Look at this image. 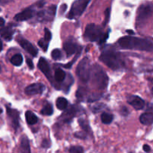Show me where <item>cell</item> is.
I'll return each instance as SVG.
<instances>
[{
    "mask_svg": "<svg viewBox=\"0 0 153 153\" xmlns=\"http://www.w3.org/2000/svg\"><path fill=\"white\" fill-rule=\"evenodd\" d=\"M118 43L122 49L153 52V43L146 39L126 36L120 39Z\"/></svg>",
    "mask_w": 153,
    "mask_h": 153,
    "instance_id": "6da1fadb",
    "label": "cell"
},
{
    "mask_svg": "<svg viewBox=\"0 0 153 153\" xmlns=\"http://www.w3.org/2000/svg\"><path fill=\"white\" fill-rule=\"evenodd\" d=\"M92 81L94 86L99 90H104L107 88L108 78L104 70L99 65H95L93 68Z\"/></svg>",
    "mask_w": 153,
    "mask_h": 153,
    "instance_id": "7a4b0ae2",
    "label": "cell"
},
{
    "mask_svg": "<svg viewBox=\"0 0 153 153\" xmlns=\"http://www.w3.org/2000/svg\"><path fill=\"white\" fill-rule=\"evenodd\" d=\"M100 60L111 70H119L122 66V62L116 52L113 51H105L100 55Z\"/></svg>",
    "mask_w": 153,
    "mask_h": 153,
    "instance_id": "3957f363",
    "label": "cell"
},
{
    "mask_svg": "<svg viewBox=\"0 0 153 153\" xmlns=\"http://www.w3.org/2000/svg\"><path fill=\"white\" fill-rule=\"evenodd\" d=\"M91 63L88 58H85L79 62L76 68V74L81 81L84 82H88L91 78Z\"/></svg>",
    "mask_w": 153,
    "mask_h": 153,
    "instance_id": "277c9868",
    "label": "cell"
},
{
    "mask_svg": "<svg viewBox=\"0 0 153 153\" xmlns=\"http://www.w3.org/2000/svg\"><path fill=\"white\" fill-rule=\"evenodd\" d=\"M90 1L91 0H76L75 1L72 5L70 11L67 15V18L72 19L79 17L84 13Z\"/></svg>",
    "mask_w": 153,
    "mask_h": 153,
    "instance_id": "5b68a950",
    "label": "cell"
},
{
    "mask_svg": "<svg viewBox=\"0 0 153 153\" xmlns=\"http://www.w3.org/2000/svg\"><path fill=\"white\" fill-rule=\"evenodd\" d=\"M102 29L94 23L88 24L85 31V38L89 41L94 42L100 40L102 36Z\"/></svg>",
    "mask_w": 153,
    "mask_h": 153,
    "instance_id": "8992f818",
    "label": "cell"
},
{
    "mask_svg": "<svg viewBox=\"0 0 153 153\" xmlns=\"http://www.w3.org/2000/svg\"><path fill=\"white\" fill-rule=\"evenodd\" d=\"M152 13V7L149 4H143L140 6L137 11V22L142 23L151 16Z\"/></svg>",
    "mask_w": 153,
    "mask_h": 153,
    "instance_id": "52a82bcc",
    "label": "cell"
},
{
    "mask_svg": "<svg viewBox=\"0 0 153 153\" xmlns=\"http://www.w3.org/2000/svg\"><path fill=\"white\" fill-rule=\"evenodd\" d=\"M7 114L10 118L12 127L15 130H17L19 127V114L16 110L7 107Z\"/></svg>",
    "mask_w": 153,
    "mask_h": 153,
    "instance_id": "ba28073f",
    "label": "cell"
},
{
    "mask_svg": "<svg viewBox=\"0 0 153 153\" xmlns=\"http://www.w3.org/2000/svg\"><path fill=\"white\" fill-rule=\"evenodd\" d=\"M45 86L41 83L31 84L26 87L25 90V93L27 95H37V94H41L44 91Z\"/></svg>",
    "mask_w": 153,
    "mask_h": 153,
    "instance_id": "9c48e42d",
    "label": "cell"
},
{
    "mask_svg": "<svg viewBox=\"0 0 153 153\" xmlns=\"http://www.w3.org/2000/svg\"><path fill=\"white\" fill-rule=\"evenodd\" d=\"M17 41L19 43V44L21 46V47L25 49L30 55H31L34 57L37 56L38 51H37V49L34 46H33V45L30 42H28L25 39L20 38V37H19L17 39Z\"/></svg>",
    "mask_w": 153,
    "mask_h": 153,
    "instance_id": "30bf717a",
    "label": "cell"
},
{
    "mask_svg": "<svg viewBox=\"0 0 153 153\" xmlns=\"http://www.w3.org/2000/svg\"><path fill=\"white\" fill-rule=\"evenodd\" d=\"M128 102L136 110H141L145 106L144 100L137 96H131L128 97Z\"/></svg>",
    "mask_w": 153,
    "mask_h": 153,
    "instance_id": "8fae6325",
    "label": "cell"
},
{
    "mask_svg": "<svg viewBox=\"0 0 153 153\" xmlns=\"http://www.w3.org/2000/svg\"><path fill=\"white\" fill-rule=\"evenodd\" d=\"M77 43L73 40H67L64 43V49L67 53V57L73 55L76 52H77Z\"/></svg>",
    "mask_w": 153,
    "mask_h": 153,
    "instance_id": "7c38bea8",
    "label": "cell"
},
{
    "mask_svg": "<svg viewBox=\"0 0 153 153\" xmlns=\"http://www.w3.org/2000/svg\"><path fill=\"white\" fill-rule=\"evenodd\" d=\"M56 8L57 7L55 5L50 6L47 10L38 13V16L41 18L42 19H45V20H52L55 15Z\"/></svg>",
    "mask_w": 153,
    "mask_h": 153,
    "instance_id": "4fadbf2b",
    "label": "cell"
},
{
    "mask_svg": "<svg viewBox=\"0 0 153 153\" xmlns=\"http://www.w3.org/2000/svg\"><path fill=\"white\" fill-rule=\"evenodd\" d=\"M37 67L38 68L41 70L42 73L48 78L50 81H52L51 77H52V75H51V70L50 67H49V64H48L47 61L44 59L43 58H41L38 61V64H37Z\"/></svg>",
    "mask_w": 153,
    "mask_h": 153,
    "instance_id": "5bb4252c",
    "label": "cell"
},
{
    "mask_svg": "<svg viewBox=\"0 0 153 153\" xmlns=\"http://www.w3.org/2000/svg\"><path fill=\"white\" fill-rule=\"evenodd\" d=\"M33 16H34V10L31 8H27L20 13H17L14 16V19L18 22H20V21H25L31 19L33 17Z\"/></svg>",
    "mask_w": 153,
    "mask_h": 153,
    "instance_id": "9a60e30c",
    "label": "cell"
},
{
    "mask_svg": "<svg viewBox=\"0 0 153 153\" xmlns=\"http://www.w3.org/2000/svg\"><path fill=\"white\" fill-rule=\"evenodd\" d=\"M13 33H14V30L10 26L3 27L0 29V35L7 41H10L12 40Z\"/></svg>",
    "mask_w": 153,
    "mask_h": 153,
    "instance_id": "2e32d148",
    "label": "cell"
},
{
    "mask_svg": "<svg viewBox=\"0 0 153 153\" xmlns=\"http://www.w3.org/2000/svg\"><path fill=\"white\" fill-rule=\"evenodd\" d=\"M76 114V110L75 107H71L67 109L65 112L61 116V120H62L63 122L69 123L73 117H75Z\"/></svg>",
    "mask_w": 153,
    "mask_h": 153,
    "instance_id": "e0dca14e",
    "label": "cell"
},
{
    "mask_svg": "<svg viewBox=\"0 0 153 153\" xmlns=\"http://www.w3.org/2000/svg\"><path fill=\"white\" fill-rule=\"evenodd\" d=\"M20 151L21 153H31L29 140L25 135H23L21 137Z\"/></svg>",
    "mask_w": 153,
    "mask_h": 153,
    "instance_id": "ac0fdd59",
    "label": "cell"
},
{
    "mask_svg": "<svg viewBox=\"0 0 153 153\" xmlns=\"http://www.w3.org/2000/svg\"><path fill=\"white\" fill-rule=\"evenodd\" d=\"M140 121L142 124L145 126H149L153 123V114L144 113L140 115Z\"/></svg>",
    "mask_w": 153,
    "mask_h": 153,
    "instance_id": "d6986e66",
    "label": "cell"
},
{
    "mask_svg": "<svg viewBox=\"0 0 153 153\" xmlns=\"http://www.w3.org/2000/svg\"><path fill=\"white\" fill-rule=\"evenodd\" d=\"M25 120H26L27 123L29 125H34L38 121L37 117L31 111H27L25 112Z\"/></svg>",
    "mask_w": 153,
    "mask_h": 153,
    "instance_id": "ffe728a7",
    "label": "cell"
},
{
    "mask_svg": "<svg viewBox=\"0 0 153 153\" xmlns=\"http://www.w3.org/2000/svg\"><path fill=\"white\" fill-rule=\"evenodd\" d=\"M22 61H23V58H22V55L21 54H16L10 58L11 64L13 65L16 66V67L20 66L22 64Z\"/></svg>",
    "mask_w": 153,
    "mask_h": 153,
    "instance_id": "44dd1931",
    "label": "cell"
},
{
    "mask_svg": "<svg viewBox=\"0 0 153 153\" xmlns=\"http://www.w3.org/2000/svg\"><path fill=\"white\" fill-rule=\"evenodd\" d=\"M67 105H68V102L64 97H59L58 98L56 101V106L59 110H64V109L67 108Z\"/></svg>",
    "mask_w": 153,
    "mask_h": 153,
    "instance_id": "7402d4cb",
    "label": "cell"
},
{
    "mask_svg": "<svg viewBox=\"0 0 153 153\" xmlns=\"http://www.w3.org/2000/svg\"><path fill=\"white\" fill-rule=\"evenodd\" d=\"M66 74L61 69H57L55 72V79L58 82H62L65 79Z\"/></svg>",
    "mask_w": 153,
    "mask_h": 153,
    "instance_id": "603a6c76",
    "label": "cell"
},
{
    "mask_svg": "<svg viewBox=\"0 0 153 153\" xmlns=\"http://www.w3.org/2000/svg\"><path fill=\"white\" fill-rule=\"evenodd\" d=\"M79 125H80L81 128H82V129L85 131V132L91 133V128H90V126H89V124H88V121H86L85 120L81 118V119L79 120Z\"/></svg>",
    "mask_w": 153,
    "mask_h": 153,
    "instance_id": "cb8c5ba5",
    "label": "cell"
},
{
    "mask_svg": "<svg viewBox=\"0 0 153 153\" xmlns=\"http://www.w3.org/2000/svg\"><path fill=\"white\" fill-rule=\"evenodd\" d=\"M40 112H41L42 114L45 115V116H50V115H52L53 114V108H52V105L46 104L42 108Z\"/></svg>",
    "mask_w": 153,
    "mask_h": 153,
    "instance_id": "d4e9b609",
    "label": "cell"
},
{
    "mask_svg": "<svg viewBox=\"0 0 153 153\" xmlns=\"http://www.w3.org/2000/svg\"><path fill=\"white\" fill-rule=\"evenodd\" d=\"M114 119L113 115L110 114L108 113H103L101 115V120L102 122L104 124H109L112 122Z\"/></svg>",
    "mask_w": 153,
    "mask_h": 153,
    "instance_id": "484cf974",
    "label": "cell"
},
{
    "mask_svg": "<svg viewBox=\"0 0 153 153\" xmlns=\"http://www.w3.org/2000/svg\"><path fill=\"white\" fill-rule=\"evenodd\" d=\"M38 46H40L43 49V50L46 52L48 49V46H49V41L46 40L44 38L40 39L38 41Z\"/></svg>",
    "mask_w": 153,
    "mask_h": 153,
    "instance_id": "4316f807",
    "label": "cell"
},
{
    "mask_svg": "<svg viewBox=\"0 0 153 153\" xmlns=\"http://www.w3.org/2000/svg\"><path fill=\"white\" fill-rule=\"evenodd\" d=\"M69 152L70 153H84V149L82 146H74L70 148Z\"/></svg>",
    "mask_w": 153,
    "mask_h": 153,
    "instance_id": "83f0119b",
    "label": "cell"
},
{
    "mask_svg": "<svg viewBox=\"0 0 153 153\" xmlns=\"http://www.w3.org/2000/svg\"><path fill=\"white\" fill-rule=\"evenodd\" d=\"M61 56H62V55H61V52L60 49H55L52 52V57L53 59L55 60L60 59V58H61Z\"/></svg>",
    "mask_w": 153,
    "mask_h": 153,
    "instance_id": "f1b7e54d",
    "label": "cell"
},
{
    "mask_svg": "<svg viewBox=\"0 0 153 153\" xmlns=\"http://www.w3.org/2000/svg\"><path fill=\"white\" fill-rule=\"evenodd\" d=\"M102 94H92V95L90 96L88 98V101L89 102H92L94 101H97V100H100V98L102 97Z\"/></svg>",
    "mask_w": 153,
    "mask_h": 153,
    "instance_id": "f546056e",
    "label": "cell"
},
{
    "mask_svg": "<svg viewBox=\"0 0 153 153\" xmlns=\"http://www.w3.org/2000/svg\"><path fill=\"white\" fill-rule=\"evenodd\" d=\"M44 33H45L44 39L49 42L51 40V39H52V33H51V31L46 28L44 29Z\"/></svg>",
    "mask_w": 153,
    "mask_h": 153,
    "instance_id": "4dcf8cb0",
    "label": "cell"
},
{
    "mask_svg": "<svg viewBox=\"0 0 153 153\" xmlns=\"http://www.w3.org/2000/svg\"><path fill=\"white\" fill-rule=\"evenodd\" d=\"M104 107H105L104 104H99L94 106V107L92 108V110L93 111H94V113H97V112L100 111H101Z\"/></svg>",
    "mask_w": 153,
    "mask_h": 153,
    "instance_id": "1f68e13d",
    "label": "cell"
},
{
    "mask_svg": "<svg viewBox=\"0 0 153 153\" xmlns=\"http://www.w3.org/2000/svg\"><path fill=\"white\" fill-rule=\"evenodd\" d=\"M79 55H80V53H79V54H78V55H77V56H76V57H75V58H74V59H73V61H71V62L68 63V64H66V65H64V67H65V68H67V69H70V68H71V67H72V66H73V64H74V62H75V61H76V60H77L78 57L79 56Z\"/></svg>",
    "mask_w": 153,
    "mask_h": 153,
    "instance_id": "d6a6232c",
    "label": "cell"
},
{
    "mask_svg": "<svg viewBox=\"0 0 153 153\" xmlns=\"http://www.w3.org/2000/svg\"><path fill=\"white\" fill-rule=\"evenodd\" d=\"M75 137H78V138H80V139H85L87 137V134H85V132H77L75 134Z\"/></svg>",
    "mask_w": 153,
    "mask_h": 153,
    "instance_id": "836d02e7",
    "label": "cell"
},
{
    "mask_svg": "<svg viewBox=\"0 0 153 153\" xmlns=\"http://www.w3.org/2000/svg\"><path fill=\"white\" fill-rule=\"evenodd\" d=\"M51 145V143L49 140H46V139H45V140H43V142H42V147L43 148H49V146H50Z\"/></svg>",
    "mask_w": 153,
    "mask_h": 153,
    "instance_id": "e575fe53",
    "label": "cell"
},
{
    "mask_svg": "<svg viewBox=\"0 0 153 153\" xmlns=\"http://www.w3.org/2000/svg\"><path fill=\"white\" fill-rule=\"evenodd\" d=\"M26 64L27 65H28V68L31 69V70H33V69H34V64H33L32 61H31L30 58H26Z\"/></svg>",
    "mask_w": 153,
    "mask_h": 153,
    "instance_id": "d590c367",
    "label": "cell"
},
{
    "mask_svg": "<svg viewBox=\"0 0 153 153\" xmlns=\"http://www.w3.org/2000/svg\"><path fill=\"white\" fill-rule=\"evenodd\" d=\"M108 34H102V36L101 37V38L100 39V43H104L106 41V40L108 39Z\"/></svg>",
    "mask_w": 153,
    "mask_h": 153,
    "instance_id": "8d00e7d4",
    "label": "cell"
},
{
    "mask_svg": "<svg viewBox=\"0 0 153 153\" xmlns=\"http://www.w3.org/2000/svg\"><path fill=\"white\" fill-rule=\"evenodd\" d=\"M109 16H110V9L108 8L105 11V20L104 22V25H106L109 20Z\"/></svg>",
    "mask_w": 153,
    "mask_h": 153,
    "instance_id": "74e56055",
    "label": "cell"
},
{
    "mask_svg": "<svg viewBox=\"0 0 153 153\" xmlns=\"http://www.w3.org/2000/svg\"><path fill=\"white\" fill-rule=\"evenodd\" d=\"M143 150H144L145 152H150V150H151L150 146H149V145H147V144L143 145Z\"/></svg>",
    "mask_w": 153,
    "mask_h": 153,
    "instance_id": "f35d334b",
    "label": "cell"
},
{
    "mask_svg": "<svg viewBox=\"0 0 153 153\" xmlns=\"http://www.w3.org/2000/svg\"><path fill=\"white\" fill-rule=\"evenodd\" d=\"M12 0H0V4L1 5H4V4H7V3L10 2Z\"/></svg>",
    "mask_w": 153,
    "mask_h": 153,
    "instance_id": "ab89813d",
    "label": "cell"
},
{
    "mask_svg": "<svg viewBox=\"0 0 153 153\" xmlns=\"http://www.w3.org/2000/svg\"><path fill=\"white\" fill-rule=\"evenodd\" d=\"M122 114L123 115H127L128 114V109L126 108V107H124V108H123V110H122Z\"/></svg>",
    "mask_w": 153,
    "mask_h": 153,
    "instance_id": "60d3db41",
    "label": "cell"
},
{
    "mask_svg": "<svg viewBox=\"0 0 153 153\" xmlns=\"http://www.w3.org/2000/svg\"><path fill=\"white\" fill-rule=\"evenodd\" d=\"M4 25V19L2 17H0V27L3 26Z\"/></svg>",
    "mask_w": 153,
    "mask_h": 153,
    "instance_id": "b9f144b4",
    "label": "cell"
},
{
    "mask_svg": "<svg viewBox=\"0 0 153 153\" xmlns=\"http://www.w3.org/2000/svg\"><path fill=\"white\" fill-rule=\"evenodd\" d=\"M2 48H3V45H2V42H1V40H0V52H1V50H2Z\"/></svg>",
    "mask_w": 153,
    "mask_h": 153,
    "instance_id": "7bdbcfd3",
    "label": "cell"
},
{
    "mask_svg": "<svg viewBox=\"0 0 153 153\" xmlns=\"http://www.w3.org/2000/svg\"><path fill=\"white\" fill-rule=\"evenodd\" d=\"M126 32H127V33H128V34H134V31H131V30H127Z\"/></svg>",
    "mask_w": 153,
    "mask_h": 153,
    "instance_id": "ee69618b",
    "label": "cell"
},
{
    "mask_svg": "<svg viewBox=\"0 0 153 153\" xmlns=\"http://www.w3.org/2000/svg\"><path fill=\"white\" fill-rule=\"evenodd\" d=\"M149 81H150V82H151V83H152V85H153V79H149Z\"/></svg>",
    "mask_w": 153,
    "mask_h": 153,
    "instance_id": "f6af8a7d",
    "label": "cell"
},
{
    "mask_svg": "<svg viewBox=\"0 0 153 153\" xmlns=\"http://www.w3.org/2000/svg\"><path fill=\"white\" fill-rule=\"evenodd\" d=\"M1 109L0 108V114H1Z\"/></svg>",
    "mask_w": 153,
    "mask_h": 153,
    "instance_id": "bcb514c9",
    "label": "cell"
},
{
    "mask_svg": "<svg viewBox=\"0 0 153 153\" xmlns=\"http://www.w3.org/2000/svg\"><path fill=\"white\" fill-rule=\"evenodd\" d=\"M0 71H1V68H0Z\"/></svg>",
    "mask_w": 153,
    "mask_h": 153,
    "instance_id": "7dc6e473",
    "label": "cell"
},
{
    "mask_svg": "<svg viewBox=\"0 0 153 153\" xmlns=\"http://www.w3.org/2000/svg\"><path fill=\"white\" fill-rule=\"evenodd\" d=\"M0 10H1V9H0Z\"/></svg>",
    "mask_w": 153,
    "mask_h": 153,
    "instance_id": "c3c4849f",
    "label": "cell"
}]
</instances>
